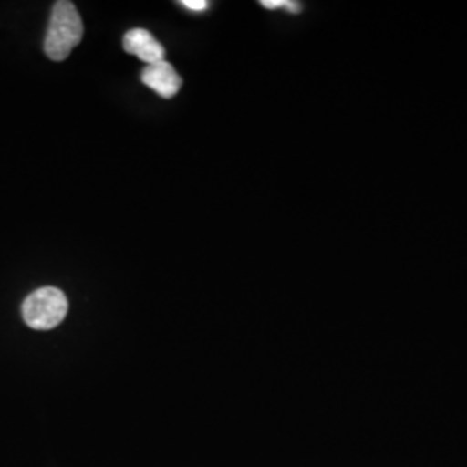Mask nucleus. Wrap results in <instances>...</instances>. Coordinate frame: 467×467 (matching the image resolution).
I'll return each instance as SVG.
<instances>
[{
    "mask_svg": "<svg viewBox=\"0 0 467 467\" xmlns=\"http://www.w3.org/2000/svg\"><path fill=\"white\" fill-rule=\"evenodd\" d=\"M84 36V23L75 4L59 0L54 4L44 50L52 61H65Z\"/></svg>",
    "mask_w": 467,
    "mask_h": 467,
    "instance_id": "obj_1",
    "label": "nucleus"
},
{
    "mask_svg": "<svg viewBox=\"0 0 467 467\" xmlns=\"http://www.w3.org/2000/svg\"><path fill=\"white\" fill-rule=\"evenodd\" d=\"M21 312L32 329L49 331L67 317V295L57 287H40L25 300Z\"/></svg>",
    "mask_w": 467,
    "mask_h": 467,
    "instance_id": "obj_2",
    "label": "nucleus"
},
{
    "mask_svg": "<svg viewBox=\"0 0 467 467\" xmlns=\"http://www.w3.org/2000/svg\"><path fill=\"white\" fill-rule=\"evenodd\" d=\"M142 84L148 85L158 96L171 99L179 94L182 87V78L179 77V73L173 69V67L163 59L156 65H148L142 69Z\"/></svg>",
    "mask_w": 467,
    "mask_h": 467,
    "instance_id": "obj_3",
    "label": "nucleus"
},
{
    "mask_svg": "<svg viewBox=\"0 0 467 467\" xmlns=\"http://www.w3.org/2000/svg\"><path fill=\"white\" fill-rule=\"evenodd\" d=\"M123 49L129 54H134L140 61L148 65H156L165 59L163 46L146 30L135 28L125 35L123 38Z\"/></svg>",
    "mask_w": 467,
    "mask_h": 467,
    "instance_id": "obj_4",
    "label": "nucleus"
},
{
    "mask_svg": "<svg viewBox=\"0 0 467 467\" xmlns=\"http://www.w3.org/2000/svg\"><path fill=\"white\" fill-rule=\"evenodd\" d=\"M265 9H279L284 7L287 9L289 13H300L301 5L298 2H291V0H262L260 2Z\"/></svg>",
    "mask_w": 467,
    "mask_h": 467,
    "instance_id": "obj_5",
    "label": "nucleus"
},
{
    "mask_svg": "<svg viewBox=\"0 0 467 467\" xmlns=\"http://www.w3.org/2000/svg\"><path fill=\"white\" fill-rule=\"evenodd\" d=\"M181 4L184 5L185 9H191V11H206L210 5L206 0H184Z\"/></svg>",
    "mask_w": 467,
    "mask_h": 467,
    "instance_id": "obj_6",
    "label": "nucleus"
}]
</instances>
